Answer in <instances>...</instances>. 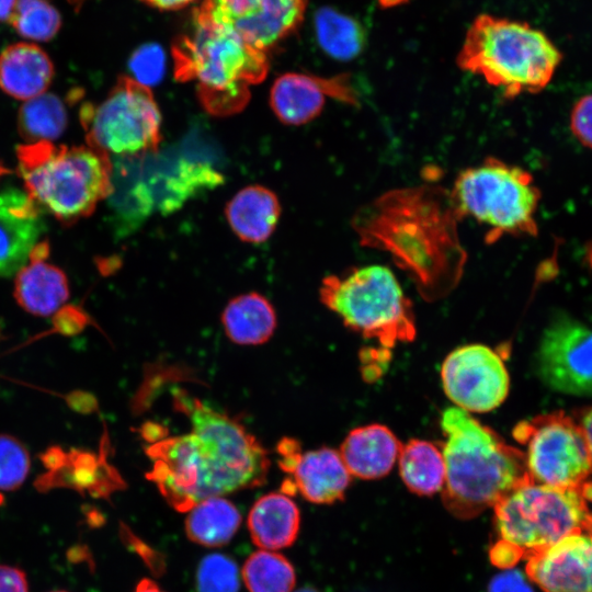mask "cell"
<instances>
[{"label": "cell", "mask_w": 592, "mask_h": 592, "mask_svg": "<svg viewBox=\"0 0 592 592\" xmlns=\"http://www.w3.org/2000/svg\"><path fill=\"white\" fill-rule=\"evenodd\" d=\"M174 399L192 431L147 448V478L174 510L189 512L205 499L265 482L267 453L241 423L184 392Z\"/></svg>", "instance_id": "cell-1"}, {"label": "cell", "mask_w": 592, "mask_h": 592, "mask_svg": "<svg viewBox=\"0 0 592 592\" xmlns=\"http://www.w3.org/2000/svg\"><path fill=\"white\" fill-rule=\"evenodd\" d=\"M463 217L449 190L420 184L389 190L354 214L351 226L363 247L389 253L430 301L460 281L467 253L458 235Z\"/></svg>", "instance_id": "cell-2"}, {"label": "cell", "mask_w": 592, "mask_h": 592, "mask_svg": "<svg viewBox=\"0 0 592 592\" xmlns=\"http://www.w3.org/2000/svg\"><path fill=\"white\" fill-rule=\"evenodd\" d=\"M441 428L446 467L442 499L456 517L473 519L532 480L524 452L469 412L456 406L445 409Z\"/></svg>", "instance_id": "cell-3"}, {"label": "cell", "mask_w": 592, "mask_h": 592, "mask_svg": "<svg viewBox=\"0 0 592 592\" xmlns=\"http://www.w3.org/2000/svg\"><path fill=\"white\" fill-rule=\"evenodd\" d=\"M172 56L175 79L195 82L203 107L215 116L242 110L249 87L261 82L269 70L264 52L196 15L193 30L175 43Z\"/></svg>", "instance_id": "cell-4"}, {"label": "cell", "mask_w": 592, "mask_h": 592, "mask_svg": "<svg viewBox=\"0 0 592 592\" xmlns=\"http://www.w3.org/2000/svg\"><path fill=\"white\" fill-rule=\"evenodd\" d=\"M560 61V52L542 31L488 14L473 22L457 56L459 68L481 76L505 98L543 90Z\"/></svg>", "instance_id": "cell-5"}, {"label": "cell", "mask_w": 592, "mask_h": 592, "mask_svg": "<svg viewBox=\"0 0 592 592\" xmlns=\"http://www.w3.org/2000/svg\"><path fill=\"white\" fill-rule=\"evenodd\" d=\"M16 156L26 193L59 221L91 215L112 192L111 156L89 145L25 144Z\"/></svg>", "instance_id": "cell-6"}, {"label": "cell", "mask_w": 592, "mask_h": 592, "mask_svg": "<svg viewBox=\"0 0 592 592\" xmlns=\"http://www.w3.org/2000/svg\"><path fill=\"white\" fill-rule=\"evenodd\" d=\"M319 294L348 328L375 339L386 350L415 338L412 304L388 267L366 265L342 276L329 275Z\"/></svg>", "instance_id": "cell-7"}, {"label": "cell", "mask_w": 592, "mask_h": 592, "mask_svg": "<svg viewBox=\"0 0 592 592\" xmlns=\"http://www.w3.org/2000/svg\"><path fill=\"white\" fill-rule=\"evenodd\" d=\"M462 217H471L487 227L486 243L504 235L537 234L534 215L540 198L532 175L494 157L467 168L449 190Z\"/></svg>", "instance_id": "cell-8"}, {"label": "cell", "mask_w": 592, "mask_h": 592, "mask_svg": "<svg viewBox=\"0 0 592 592\" xmlns=\"http://www.w3.org/2000/svg\"><path fill=\"white\" fill-rule=\"evenodd\" d=\"M493 508L501 538L522 548L524 556L573 534H592V511L580 487L556 488L530 480Z\"/></svg>", "instance_id": "cell-9"}, {"label": "cell", "mask_w": 592, "mask_h": 592, "mask_svg": "<svg viewBox=\"0 0 592 592\" xmlns=\"http://www.w3.org/2000/svg\"><path fill=\"white\" fill-rule=\"evenodd\" d=\"M112 192L109 205L113 221L119 231L138 225L153 210L168 214L180 208L187 200L216 187L223 175L208 163L179 160L168 170L138 175L130 157H111Z\"/></svg>", "instance_id": "cell-10"}, {"label": "cell", "mask_w": 592, "mask_h": 592, "mask_svg": "<svg viewBox=\"0 0 592 592\" xmlns=\"http://www.w3.org/2000/svg\"><path fill=\"white\" fill-rule=\"evenodd\" d=\"M80 121L88 145L109 156L156 153L161 140V114L150 88L125 76L102 102L83 104Z\"/></svg>", "instance_id": "cell-11"}, {"label": "cell", "mask_w": 592, "mask_h": 592, "mask_svg": "<svg viewBox=\"0 0 592 592\" xmlns=\"http://www.w3.org/2000/svg\"><path fill=\"white\" fill-rule=\"evenodd\" d=\"M513 437L525 447L528 474L536 483L578 488L592 473V457L579 421L563 411L523 420Z\"/></svg>", "instance_id": "cell-12"}, {"label": "cell", "mask_w": 592, "mask_h": 592, "mask_svg": "<svg viewBox=\"0 0 592 592\" xmlns=\"http://www.w3.org/2000/svg\"><path fill=\"white\" fill-rule=\"evenodd\" d=\"M535 367L553 390L592 395V329L567 315L556 317L544 330Z\"/></svg>", "instance_id": "cell-13"}, {"label": "cell", "mask_w": 592, "mask_h": 592, "mask_svg": "<svg viewBox=\"0 0 592 592\" xmlns=\"http://www.w3.org/2000/svg\"><path fill=\"white\" fill-rule=\"evenodd\" d=\"M443 388L456 407L467 412H487L499 407L510 388L501 355L482 344L455 349L441 368Z\"/></svg>", "instance_id": "cell-14"}, {"label": "cell", "mask_w": 592, "mask_h": 592, "mask_svg": "<svg viewBox=\"0 0 592 592\" xmlns=\"http://www.w3.org/2000/svg\"><path fill=\"white\" fill-rule=\"evenodd\" d=\"M306 4L307 0H203L195 15L265 53L299 25Z\"/></svg>", "instance_id": "cell-15"}, {"label": "cell", "mask_w": 592, "mask_h": 592, "mask_svg": "<svg viewBox=\"0 0 592 592\" xmlns=\"http://www.w3.org/2000/svg\"><path fill=\"white\" fill-rule=\"evenodd\" d=\"M281 468L291 475L283 490L298 491L306 500L330 504L341 500L348 489L351 475L339 451L320 447L303 453L293 439H284L277 446Z\"/></svg>", "instance_id": "cell-16"}, {"label": "cell", "mask_w": 592, "mask_h": 592, "mask_svg": "<svg viewBox=\"0 0 592 592\" xmlns=\"http://www.w3.org/2000/svg\"><path fill=\"white\" fill-rule=\"evenodd\" d=\"M327 98L351 106H357L360 101L345 75L321 78L288 72L274 81L270 92V105L282 123L299 126L311 122L321 113Z\"/></svg>", "instance_id": "cell-17"}, {"label": "cell", "mask_w": 592, "mask_h": 592, "mask_svg": "<svg viewBox=\"0 0 592 592\" xmlns=\"http://www.w3.org/2000/svg\"><path fill=\"white\" fill-rule=\"evenodd\" d=\"M524 558L526 576L544 592H592V534L567 536Z\"/></svg>", "instance_id": "cell-18"}, {"label": "cell", "mask_w": 592, "mask_h": 592, "mask_svg": "<svg viewBox=\"0 0 592 592\" xmlns=\"http://www.w3.org/2000/svg\"><path fill=\"white\" fill-rule=\"evenodd\" d=\"M41 207L25 190L0 189V277L15 275L44 231Z\"/></svg>", "instance_id": "cell-19"}, {"label": "cell", "mask_w": 592, "mask_h": 592, "mask_svg": "<svg viewBox=\"0 0 592 592\" xmlns=\"http://www.w3.org/2000/svg\"><path fill=\"white\" fill-rule=\"evenodd\" d=\"M48 243L38 242L27 263L15 274L14 297L27 312L47 317L69 298V283L58 266L46 262Z\"/></svg>", "instance_id": "cell-20"}, {"label": "cell", "mask_w": 592, "mask_h": 592, "mask_svg": "<svg viewBox=\"0 0 592 592\" xmlns=\"http://www.w3.org/2000/svg\"><path fill=\"white\" fill-rule=\"evenodd\" d=\"M401 442L383 424L353 429L340 446V456L351 476L378 479L394 467Z\"/></svg>", "instance_id": "cell-21"}, {"label": "cell", "mask_w": 592, "mask_h": 592, "mask_svg": "<svg viewBox=\"0 0 592 592\" xmlns=\"http://www.w3.org/2000/svg\"><path fill=\"white\" fill-rule=\"evenodd\" d=\"M54 77L48 55L32 43H15L0 55V89L27 101L46 91Z\"/></svg>", "instance_id": "cell-22"}, {"label": "cell", "mask_w": 592, "mask_h": 592, "mask_svg": "<svg viewBox=\"0 0 592 592\" xmlns=\"http://www.w3.org/2000/svg\"><path fill=\"white\" fill-rule=\"evenodd\" d=\"M225 214L231 230L240 240L262 243L277 225L281 205L271 190L262 185H249L228 202Z\"/></svg>", "instance_id": "cell-23"}, {"label": "cell", "mask_w": 592, "mask_h": 592, "mask_svg": "<svg viewBox=\"0 0 592 592\" xmlns=\"http://www.w3.org/2000/svg\"><path fill=\"white\" fill-rule=\"evenodd\" d=\"M300 514L295 502L283 493H267L251 508L248 527L253 543L267 549L291 546L298 534Z\"/></svg>", "instance_id": "cell-24"}, {"label": "cell", "mask_w": 592, "mask_h": 592, "mask_svg": "<svg viewBox=\"0 0 592 592\" xmlns=\"http://www.w3.org/2000/svg\"><path fill=\"white\" fill-rule=\"evenodd\" d=\"M221 322L228 338L240 345L266 342L276 327L271 303L258 293L232 298L224 309Z\"/></svg>", "instance_id": "cell-25"}, {"label": "cell", "mask_w": 592, "mask_h": 592, "mask_svg": "<svg viewBox=\"0 0 592 592\" xmlns=\"http://www.w3.org/2000/svg\"><path fill=\"white\" fill-rule=\"evenodd\" d=\"M398 462L402 481L411 492L432 496L443 489L446 467L439 445L425 440H410L401 445Z\"/></svg>", "instance_id": "cell-26"}, {"label": "cell", "mask_w": 592, "mask_h": 592, "mask_svg": "<svg viewBox=\"0 0 592 592\" xmlns=\"http://www.w3.org/2000/svg\"><path fill=\"white\" fill-rule=\"evenodd\" d=\"M241 524L238 509L227 499L213 497L193 506L185 520L187 537L200 545L217 547L228 543Z\"/></svg>", "instance_id": "cell-27"}, {"label": "cell", "mask_w": 592, "mask_h": 592, "mask_svg": "<svg viewBox=\"0 0 592 592\" xmlns=\"http://www.w3.org/2000/svg\"><path fill=\"white\" fill-rule=\"evenodd\" d=\"M67 110L59 96L44 92L25 101L18 113V130L26 144L53 143L65 132Z\"/></svg>", "instance_id": "cell-28"}, {"label": "cell", "mask_w": 592, "mask_h": 592, "mask_svg": "<svg viewBox=\"0 0 592 592\" xmlns=\"http://www.w3.org/2000/svg\"><path fill=\"white\" fill-rule=\"evenodd\" d=\"M315 31L320 47L339 60L357 57L365 46L366 35L362 25L332 8L325 7L316 12Z\"/></svg>", "instance_id": "cell-29"}, {"label": "cell", "mask_w": 592, "mask_h": 592, "mask_svg": "<svg viewBox=\"0 0 592 592\" xmlns=\"http://www.w3.org/2000/svg\"><path fill=\"white\" fill-rule=\"evenodd\" d=\"M242 578L249 592H291L296 580L292 563L284 556L266 550L249 556Z\"/></svg>", "instance_id": "cell-30"}, {"label": "cell", "mask_w": 592, "mask_h": 592, "mask_svg": "<svg viewBox=\"0 0 592 592\" xmlns=\"http://www.w3.org/2000/svg\"><path fill=\"white\" fill-rule=\"evenodd\" d=\"M11 22L22 37L46 42L56 35L61 19L47 0H16Z\"/></svg>", "instance_id": "cell-31"}, {"label": "cell", "mask_w": 592, "mask_h": 592, "mask_svg": "<svg viewBox=\"0 0 592 592\" xmlns=\"http://www.w3.org/2000/svg\"><path fill=\"white\" fill-rule=\"evenodd\" d=\"M197 592H238L239 572L236 562L223 555L204 557L196 571Z\"/></svg>", "instance_id": "cell-32"}, {"label": "cell", "mask_w": 592, "mask_h": 592, "mask_svg": "<svg viewBox=\"0 0 592 592\" xmlns=\"http://www.w3.org/2000/svg\"><path fill=\"white\" fill-rule=\"evenodd\" d=\"M31 467L26 446L13 435L0 434V490L13 491L25 481Z\"/></svg>", "instance_id": "cell-33"}, {"label": "cell", "mask_w": 592, "mask_h": 592, "mask_svg": "<svg viewBox=\"0 0 592 592\" xmlns=\"http://www.w3.org/2000/svg\"><path fill=\"white\" fill-rule=\"evenodd\" d=\"M134 80L150 87L161 81L166 69V55L156 44H147L134 52L129 59Z\"/></svg>", "instance_id": "cell-34"}, {"label": "cell", "mask_w": 592, "mask_h": 592, "mask_svg": "<svg viewBox=\"0 0 592 592\" xmlns=\"http://www.w3.org/2000/svg\"><path fill=\"white\" fill-rule=\"evenodd\" d=\"M570 127L581 144L592 148V94L581 98L574 104Z\"/></svg>", "instance_id": "cell-35"}, {"label": "cell", "mask_w": 592, "mask_h": 592, "mask_svg": "<svg viewBox=\"0 0 592 592\" xmlns=\"http://www.w3.org/2000/svg\"><path fill=\"white\" fill-rule=\"evenodd\" d=\"M488 592H534V590L522 571L505 569L491 579Z\"/></svg>", "instance_id": "cell-36"}, {"label": "cell", "mask_w": 592, "mask_h": 592, "mask_svg": "<svg viewBox=\"0 0 592 592\" xmlns=\"http://www.w3.org/2000/svg\"><path fill=\"white\" fill-rule=\"evenodd\" d=\"M489 557L493 566L501 569H509L524 558V550L513 543L501 538L491 547Z\"/></svg>", "instance_id": "cell-37"}, {"label": "cell", "mask_w": 592, "mask_h": 592, "mask_svg": "<svg viewBox=\"0 0 592 592\" xmlns=\"http://www.w3.org/2000/svg\"><path fill=\"white\" fill-rule=\"evenodd\" d=\"M0 592H29L25 572L18 567L0 565Z\"/></svg>", "instance_id": "cell-38"}, {"label": "cell", "mask_w": 592, "mask_h": 592, "mask_svg": "<svg viewBox=\"0 0 592 592\" xmlns=\"http://www.w3.org/2000/svg\"><path fill=\"white\" fill-rule=\"evenodd\" d=\"M146 3L162 10H175L192 3L195 0H143Z\"/></svg>", "instance_id": "cell-39"}, {"label": "cell", "mask_w": 592, "mask_h": 592, "mask_svg": "<svg viewBox=\"0 0 592 592\" xmlns=\"http://www.w3.org/2000/svg\"><path fill=\"white\" fill-rule=\"evenodd\" d=\"M579 423L585 433L592 457V408L583 412Z\"/></svg>", "instance_id": "cell-40"}, {"label": "cell", "mask_w": 592, "mask_h": 592, "mask_svg": "<svg viewBox=\"0 0 592 592\" xmlns=\"http://www.w3.org/2000/svg\"><path fill=\"white\" fill-rule=\"evenodd\" d=\"M16 0H0V21L11 20Z\"/></svg>", "instance_id": "cell-41"}, {"label": "cell", "mask_w": 592, "mask_h": 592, "mask_svg": "<svg viewBox=\"0 0 592 592\" xmlns=\"http://www.w3.org/2000/svg\"><path fill=\"white\" fill-rule=\"evenodd\" d=\"M134 592H164L162 591L158 584H156L150 579H143L138 582L136 589Z\"/></svg>", "instance_id": "cell-42"}, {"label": "cell", "mask_w": 592, "mask_h": 592, "mask_svg": "<svg viewBox=\"0 0 592 592\" xmlns=\"http://www.w3.org/2000/svg\"><path fill=\"white\" fill-rule=\"evenodd\" d=\"M580 491L587 502H592V481H584L580 486Z\"/></svg>", "instance_id": "cell-43"}, {"label": "cell", "mask_w": 592, "mask_h": 592, "mask_svg": "<svg viewBox=\"0 0 592 592\" xmlns=\"http://www.w3.org/2000/svg\"><path fill=\"white\" fill-rule=\"evenodd\" d=\"M385 5H392L402 2L403 0H379Z\"/></svg>", "instance_id": "cell-44"}, {"label": "cell", "mask_w": 592, "mask_h": 592, "mask_svg": "<svg viewBox=\"0 0 592 592\" xmlns=\"http://www.w3.org/2000/svg\"><path fill=\"white\" fill-rule=\"evenodd\" d=\"M296 592H319L318 590L311 588V587H305V588H301L299 589L298 591Z\"/></svg>", "instance_id": "cell-45"}, {"label": "cell", "mask_w": 592, "mask_h": 592, "mask_svg": "<svg viewBox=\"0 0 592 592\" xmlns=\"http://www.w3.org/2000/svg\"><path fill=\"white\" fill-rule=\"evenodd\" d=\"M52 592H67V591H61V590H59V591H52Z\"/></svg>", "instance_id": "cell-46"}]
</instances>
